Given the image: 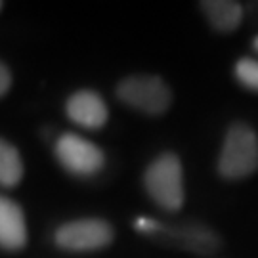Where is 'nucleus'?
I'll return each mask as SVG.
<instances>
[{
	"mask_svg": "<svg viewBox=\"0 0 258 258\" xmlns=\"http://www.w3.org/2000/svg\"><path fill=\"white\" fill-rule=\"evenodd\" d=\"M136 230L142 231L148 239L155 243H163L168 247L189 250L197 254H211L222 247V241L216 231L209 226L197 222H184V224H163V222L138 218Z\"/></svg>",
	"mask_w": 258,
	"mask_h": 258,
	"instance_id": "1",
	"label": "nucleus"
},
{
	"mask_svg": "<svg viewBox=\"0 0 258 258\" xmlns=\"http://www.w3.org/2000/svg\"><path fill=\"white\" fill-rule=\"evenodd\" d=\"M258 170V136L245 122L231 124L220 157L218 174L226 180H243Z\"/></svg>",
	"mask_w": 258,
	"mask_h": 258,
	"instance_id": "2",
	"label": "nucleus"
},
{
	"mask_svg": "<svg viewBox=\"0 0 258 258\" xmlns=\"http://www.w3.org/2000/svg\"><path fill=\"white\" fill-rule=\"evenodd\" d=\"M144 185L148 195L161 209L176 212L182 209L184 194V170L174 153H163L148 166L144 174Z\"/></svg>",
	"mask_w": 258,
	"mask_h": 258,
	"instance_id": "3",
	"label": "nucleus"
},
{
	"mask_svg": "<svg viewBox=\"0 0 258 258\" xmlns=\"http://www.w3.org/2000/svg\"><path fill=\"white\" fill-rule=\"evenodd\" d=\"M117 98L132 109L146 115H163L172 103V92L166 83L153 75H134L117 86Z\"/></svg>",
	"mask_w": 258,
	"mask_h": 258,
	"instance_id": "4",
	"label": "nucleus"
},
{
	"mask_svg": "<svg viewBox=\"0 0 258 258\" xmlns=\"http://www.w3.org/2000/svg\"><path fill=\"white\" fill-rule=\"evenodd\" d=\"M55 157L67 172L75 176H94L103 168V151L79 134H61L55 142Z\"/></svg>",
	"mask_w": 258,
	"mask_h": 258,
	"instance_id": "5",
	"label": "nucleus"
},
{
	"mask_svg": "<svg viewBox=\"0 0 258 258\" xmlns=\"http://www.w3.org/2000/svg\"><path fill=\"white\" fill-rule=\"evenodd\" d=\"M115 237V231L107 220L102 218H81L67 222L55 231L57 247L65 250H98L107 247Z\"/></svg>",
	"mask_w": 258,
	"mask_h": 258,
	"instance_id": "6",
	"label": "nucleus"
},
{
	"mask_svg": "<svg viewBox=\"0 0 258 258\" xmlns=\"http://www.w3.org/2000/svg\"><path fill=\"white\" fill-rule=\"evenodd\" d=\"M65 111H67V117L73 120L75 124L90 130L102 128L109 117V111H107L103 98L94 90L75 92L65 103Z\"/></svg>",
	"mask_w": 258,
	"mask_h": 258,
	"instance_id": "7",
	"label": "nucleus"
},
{
	"mask_svg": "<svg viewBox=\"0 0 258 258\" xmlns=\"http://www.w3.org/2000/svg\"><path fill=\"white\" fill-rule=\"evenodd\" d=\"M27 243L25 214L16 201L0 195V247L6 250H19Z\"/></svg>",
	"mask_w": 258,
	"mask_h": 258,
	"instance_id": "8",
	"label": "nucleus"
},
{
	"mask_svg": "<svg viewBox=\"0 0 258 258\" xmlns=\"http://www.w3.org/2000/svg\"><path fill=\"white\" fill-rule=\"evenodd\" d=\"M205 16L209 18L211 25L216 31L231 33L241 25L243 19V6L233 0H205L201 2Z\"/></svg>",
	"mask_w": 258,
	"mask_h": 258,
	"instance_id": "9",
	"label": "nucleus"
},
{
	"mask_svg": "<svg viewBox=\"0 0 258 258\" xmlns=\"http://www.w3.org/2000/svg\"><path fill=\"white\" fill-rule=\"evenodd\" d=\"M23 178V161L10 142L0 138V185L14 187Z\"/></svg>",
	"mask_w": 258,
	"mask_h": 258,
	"instance_id": "10",
	"label": "nucleus"
},
{
	"mask_svg": "<svg viewBox=\"0 0 258 258\" xmlns=\"http://www.w3.org/2000/svg\"><path fill=\"white\" fill-rule=\"evenodd\" d=\"M233 73H235V79H237L245 88L258 92V59L241 57L239 61L235 63Z\"/></svg>",
	"mask_w": 258,
	"mask_h": 258,
	"instance_id": "11",
	"label": "nucleus"
},
{
	"mask_svg": "<svg viewBox=\"0 0 258 258\" xmlns=\"http://www.w3.org/2000/svg\"><path fill=\"white\" fill-rule=\"evenodd\" d=\"M10 84H12V75H10V69L0 61V96H4V94L8 92Z\"/></svg>",
	"mask_w": 258,
	"mask_h": 258,
	"instance_id": "12",
	"label": "nucleus"
},
{
	"mask_svg": "<svg viewBox=\"0 0 258 258\" xmlns=\"http://www.w3.org/2000/svg\"><path fill=\"white\" fill-rule=\"evenodd\" d=\"M252 46H254V50H256V52H258V37L254 38V42H252Z\"/></svg>",
	"mask_w": 258,
	"mask_h": 258,
	"instance_id": "13",
	"label": "nucleus"
},
{
	"mask_svg": "<svg viewBox=\"0 0 258 258\" xmlns=\"http://www.w3.org/2000/svg\"><path fill=\"white\" fill-rule=\"evenodd\" d=\"M0 8H2V2H0Z\"/></svg>",
	"mask_w": 258,
	"mask_h": 258,
	"instance_id": "14",
	"label": "nucleus"
}]
</instances>
